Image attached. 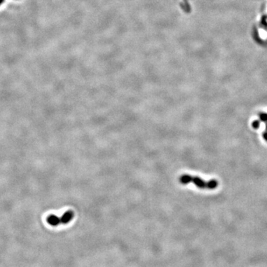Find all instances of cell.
I'll return each mask as SVG.
<instances>
[{
    "mask_svg": "<svg viewBox=\"0 0 267 267\" xmlns=\"http://www.w3.org/2000/svg\"><path fill=\"white\" fill-rule=\"evenodd\" d=\"M180 182L182 184L186 185L189 182H193L199 189H208V182H205L199 177H193L189 174H183L180 178Z\"/></svg>",
    "mask_w": 267,
    "mask_h": 267,
    "instance_id": "6da1fadb",
    "label": "cell"
},
{
    "mask_svg": "<svg viewBox=\"0 0 267 267\" xmlns=\"http://www.w3.org/2000/svg\"><path fill=\"white\" fill-rule=\"evenodd\" d=\"M73 217H74V212L71 210L67 211L66 212L62 215V216L61 217V223L62 224H68V223H70L72 220H73Z\"/></svg>",
    "mask_w": 267,
    "mask_h": 267,
    "instance_id": "7a4b0ae2",
    "label": "cell"
},
{
    "mask_svg": "<svg viewBox=\"0 0 267 267\" xmlns=\"http://www.w3.org/2000/svg\"><path fill=\"white\" fill-rule=\"evenodd\" d=\"M47 222L49 225H51L52 226H58L59 224L62 223L60 217L54 215H49L47 217Z\"/></svg>",
    "mask_w": 267,
    "mask_h": 267,
    "instance_id": "3957f363",
    "label": "cell"
},
{
    "mask_svg": "<svg viewBox=\"0 0 267 267\" xmlns=\"http://www.w3.org/2000/svg\"><path fill=\"white\" fill-rule=\"evenodd\" d=\"M208 182V189H215V188L217 187L218 186V182L216 180H210Z\"/></svg>",
    "mask_w": 267,
    "mask_h": 267,
    "instance_id": "277c9868",
    "label": "cell"
},
{
    "mask_svg": "<svg viewBox=\"0 0 267 267\" xmlns=\"http://www.w3.org/2000/svg\"><path fill=\"white\" fill-rule=\"evenodd\" d=\"M258 117H259L260 120L264 122H267V113L260 112L258 114Z\"/></svg>",
    "mask_w": 267,
    "mask_h": 267,
    "instance_id": "5b68a950",
    "label": "cell"
},
{
    "mask_svg": "<svg viewBox=\"0 0 267 267\" xmlns=\"http://www.w3.org/2000/svg\"><path fill=\"white\" fill-rule=\"evenodd\" d=\"M252 127L254 129H257L260 127V121L259 120H254L252 122Z\"/></svg>",
    "mask_w": 267,
    "mask_h": 267,
    "instance_id": "8992f818",
    "label": "cell"
},
{
    "mask_svg": "<svg viewBox=\"0 0 267 267\" xmlns=\"http://www.w3.org/2000/svg\"><path fill=\"white\" fill-rule=\"evenodd\" d=\"M263 137H264V140L267 142V131H265V132H264V134H263Z\"/></svg>",
    "mask_w": 267,
    "mask_h": 267,
    "instance_id": "52a82bcc",
    "label": "cell"
},
{
    "mask_svg": "<svg viewBox=\"0 0 267 267\" xmlns=\"http://www.w3.org/2000/svg\"><path fill=\"white\" fill-rule=\"evenodd\" d=\"M4 2H5V0H0V5H2Z\"/></svg>",
    "mask_w": 267,
    "mask_h": 267,
    "instance_id": "ba28073f",
    "label": "cell"
},
{
    "mask_svg": "<svg viewBox=\"0 0 267 267\" xmlns=\"http://www.w3.org/2000/svg\"><path fill=\"white\" fill-rule=\"evenodd\" d=\"M266 131H267V122H266Z\"/></svg>",
    "mask_w": 267,
    "mask_h": 267,
    "instance_id": "9c48e42d",
    "label": "cell"
}]
</instances>
